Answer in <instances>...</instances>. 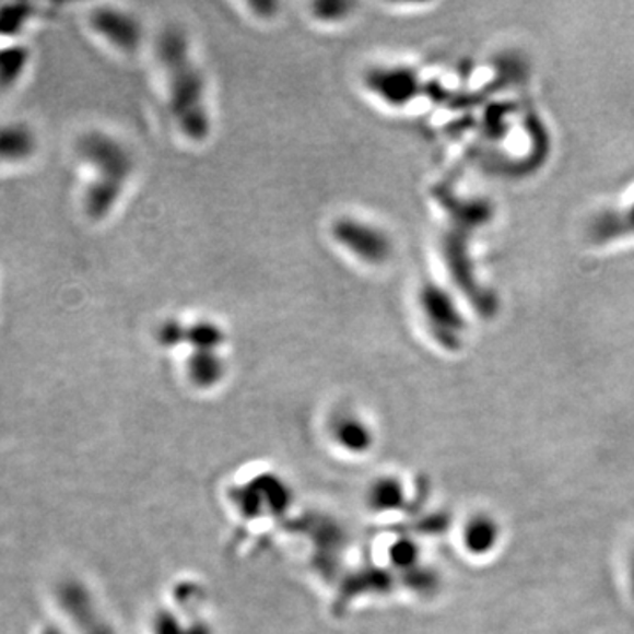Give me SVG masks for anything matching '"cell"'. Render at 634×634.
<instances>
[{"instance_id": "1", "label": "cell", "mask_w": 634, "mask_h": 634, "mask_svg": "<svg viewBox=\"0 0 634 634\" xmlns=\"http://www.w3.org/2000/svg\"><path fill=\"white\" fill-rule=\"evenodd\" d=\"M163 60L172 86L173 114L180 122L181 131L192 138H203L209 132V115L204 108V86L201 74L195 68L187 51L186 42L178 37L163 39Z\"/></svg>"}, {"instance_id": "2", "label": "cell", "mask_w": 634, "mask_h": 634, "mask_svg": "<svg viewBox=\"0 0 634 634\" xmlns=\"http://www.w3.org/2000/svg\"><path fill=\"white\" fill-rule=\"evenodd\" d=\"M418 308L422 322L435 340H443L444 345L455 349L462 344L467 336L466 310H460L455 296L439 285H422L418 293Z\"/></svg>"}, {"instance_id": "3", "label": "cell", "mask_w": 634, "mask_h": 634, "mask_svg": "<svg viewBox=\"0 0 634 634\" xmlns=\"http://www.w3.org/2000/svg\"><path fill=\"white\" fill-rule=\"evenodd\" d=\"M337 240L345 249L368 265H380L388 261L394 250L390 236L386 235L376 224H365L356 219H345L337 224Z\"/></svg>"}, {"instance_id": "4", "label": "cell", "mask_w": 634, "mask_h": 634, "mask_svg": "<svg viewBox=\"0 0 634 634\" xmlns=\"http://www.w3.org/2000/svg\"><path fill=\"white\" fill-rule=\"evenodd\" d=\"M498 538H501V530H498L497 521L489 515H476L467 521L463 529V544L467 552L474 555H486L492 552L497 547Z\"/></svg>"}, {"instance_id": "5", "label": "cell", "mask_w": 634, "mask_h": 634, "mask_svg": "<svg viewBox=\"0 0 634 634\" xmlns=\"http://www.w3.org/2000/svg\"><path fill=\"white\" fill-rule=\"evenodd\" d=\"M94 25L97 31L103 32V36L108 37L109 42H114L124 50H131L132 46L137 45L138 36H140L134 22L122 16V13H115V11L114 13H106V11L97 13Z\"/></svg>"}, {"instance_id": "6", "label": "cell", "mask_w": 634, "mask_h": 634, "mask_svg": "<svg viewBox=\"0 0 634 634\" xmlns=\"http://www.w3.org/2000/svg\"><path fill=\"white\" fill-rule=\"evenodd\" d=\"M601 224H621L607 236L604 244L615 242V238H622V242L634 238V187L625 198L608 207V213H604Z\"/></svg>"}, {"instance_id": "7", "label": "cell", "mask_w": 634, "mask_h": 634, "mask_svg": "<svg viewBox=\"0 0 634 634\" xmlns=\"http://www.w3.org/2000/svg\"><path fill=\"white\" fill-rule=\"evenodd\" d=\"M32 141L34 140H32L28 131H25L22 127L2 129L0 131V163L27 157L31 154Z\"/></svg>"}, {"instance_id": "8", "label": "cell", "mask_w": 634, "mask_h": 634, "mask_svg": "<svg viewBox=\"0 0 634 634\" xmlns=\"http://www.w3.org/2000/svg\"><path fill=\"white\" fill-rule=\"evenodd\" d=\"M631 570H630V580H631V589H633V594H634V555L633 559H631Z\"/></svg>"}]
</instances>
